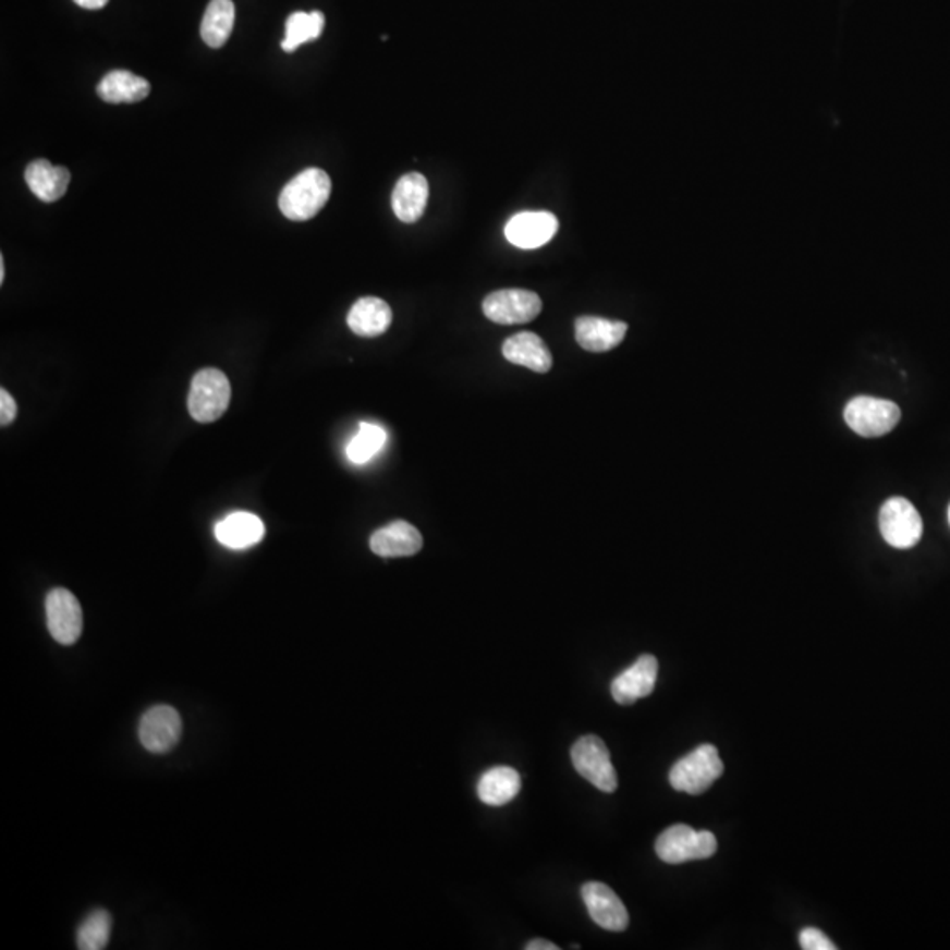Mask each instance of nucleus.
I'll return each instance as SVG.
<instances>
[{"mask_svg":"<svg viewBox=\"0 0 950 950\" xmlns=\"http://www.w3.org/2000/svg\"><path fill=\"white\" fill-rule=\"evenodd\" d=\"M331 196V179L319 168H308L296 174L282 188L279 208L283 217L294 222L314 219Z\"/></svg>","mask_w":950,"mask_h":950,"instance_id":"obj_1","label":"nucleus"},{"mask_svg":"<svg viewBox=\"0 0 950 950\" xmlns=\"http://www.w3.org/2000/svg\"><path fill=\"white\" fill-rule=\"evenodd\" d=\"M722 772L723 763L717 746L701 745L672 766L669 781L674 791L699 795L708 791Z\"/></svg>","mask_w":950,"mask_h":950,"instance_id":"obj_2","label":"nucleus"},{"mask_svg":"<svg viewBox=\"0 0 950 950\" xmlns=\"http://www.w3.org/2000/svg\"><path fill=\"white\" fill-rule=\"evenodd\" d=\"M231 402V385L224 372L217 368H205L194 375L191 391H188V414L197 423H214L228 411Z\"/></svg>","mask_w":950,"mask_h":950,"instance_id":"obj_3","label":"nucleus"},{"mask_svg":"<svg viewBox=\"0 0 950 950\" xmlns=\"http://www.w3.org/2000/svg\"><path fill=\"white\" fill-rule=\"evenodd\" d=\"M717 838L712 832L695 831L685 824L668 827L655 843V852H657L658 857L668 864L708 860L711 855L717 854Z\"/></svg>","mask_w":950,"mask_h":950,"instance_id":"obj_4","label":"nucleus"},{"mask_svg":"<svg viewBox=\"0 0 950 950\" xmlns=\"http://www.w3.org/2000/svg\"><path fill=\"white\" fill-rule=\"evenodd\" d=\"M901 411L894 402L875 397H855L845 407L847 425L866 439L882 437L894 430Z\"/></svg>","mask_w":950,"mask_h":950,"instance_id":"obj_5","label":"nucleus"},{"mask_svg":"<svg viewBox=\"0 0 950 950\" xmlns=\"http://www.w3.org/2000/svg\"><path fill=\"white\" fill-rule=\"evenodd\" d=\"M878 525L884 540L892 548H914L923 537V517L914 503L903 497H892L884 503Z\"/></svg>","mask_w":950,"mask_h":950,"instance_id":"obj_6","label":"nucleus"},{"mask_svg":"<svg viewBox=\"0 0 950 950\" xmlns=\"http://www.w3.org/2000/svg\"><path fill=\"white\" fill-rule=\"evenodd\" d=\"M572 764L581 777L588 780L599 791L611 792L618 789V777L611 763L608 746L597 735H583L571 750Z\"/></svg>","mask_w":950,"mask_h":950,"instance_id":"obj_7","label":"nucleus"},{"mask_svg":"<svg viewBox=\"0 0 950 950\" xmlns=\"http://www.w3.org/2000/svg\"><path fill=\"white\" fill-rule=\"evenodd\" d=\"M483 310L485 316L497 325H525L539 316L543 310V300L534 291L502 289L486 296Z\"/></svg>","mask_w":950,"mask_h":950,"instance_id":"obj_8","label":"nucleus"},{"mask_svg":"<svg viewBox=\"0 0 950 950\" xmlns=\"http://www.w3.org/2000/svg\"><path fill=\"white\" fill-rule=\"evenodd\" d=\"M46 625L59 645L78 643L83 632V611L73 592L53 588L46 595Z\"/></svg>","mask_w":950,"mask_h":950,"instance_id":"obj_9","label":"nucleus"},{"mask_svg":"<svg viewBox=\"0 0 950 950\" xmlns=\"http://www.w3.org/2000/svg\"><path fill=\"white\" fill-rule=\"evenodd\" d=\"M182 729L180 712L168 704H159L143 715L139 741L151 754H166L179 745Z\"/></svg>","mask_w":950,"mask_h":950,"instance_id":"obj_10","label":"nucleus"},{"mask_svg":"<svg viewBox=\"0 0 950 950\" xmlns=\"http://www.w3.org/2000/svg\"><path fill=\"white\" fill-rule=\"evenodd\" d=\"M589 917L597 926L608 931H625L629 928V912L611 887L588 882L581 889Z\"/></svg>","mask_w":950,"mask_h":950,"instance_id":"obj_11","label":"nucleus"},{"mask_svg":"<svg viewBox=\"0 0 950 950\" xmlns=\"http://www.w3.org/2000/svg\"><path fill=\"white\" fill-rule=\"evenodd\" d=\"M557 217L549 211H523L512 217L506 226V238L514 247L539 248L553 240L558 233Z\"/></svg>","mask_w":950,"mask_h":950,"instance_id":"obj_12","label":"nucleus"},{"mask_svg":"<svg viewBox=\"0 0 950 950\" xmlns=\"http://www.w3.org/2000/svg\"><path fill=\"white\" fill-rule=\"evenodd\" d=\"M658 677V662L654 655H641L631 668L618 674L611 683L612 699L618 704H634L645 699L655 691Z\"/></svg>","mask_w":950,"mask_h":950,"instance_id":"obj_13","label":"nucleus"},{"mask_svg":"<svg viewBox=\"0 0 950 950\" xmlns=\"http://www.w3.org/2000/svg\"><path fill=\"white\" fill-rule=\"evenodd\" d=\"M370 549L382 558L412 557L423 549V535L407 521H393L372 534Z\"/></svg>","mask_w":950,"mask_h":950,"instance_id":"obj_14","label":"nucleus"},{"mask_svg":"<svg viewBox=\"0 0 950 950\" xmlns=\"http://www.w3.org/2000/svg\"><path fill=\"white\" fill-rule=\"evenodd\" d=\"M502 354L512 365L525 366L537 374H548L553 356L539 334L523 331L512 334L502 345Z\"/></svg>","mask_w":950,"mask_h":950,"instance_id":"obj_15","label":"nucleus"},{"mask_svg":"<svg viewBox=\"0 0 950 950\" xmlns=\"http://www.w3.org/2000/svg\"><path fill=\"white\" fill-rule=\"evenodd\" d=\"M428 196H430V185L423 174H405L398 180L391 196L394 216L405 224H414L425 214Z\"/></svg>","mask_w":950,"mask_h":950,"instance_id":"obj_16","label":"nucleus"},{"mask_svg":"<svg viewBox=\"0 0 950 950\" xmlns=\"http://www.w3.org/2000/svg\"><path fill=\"white\" fill-rule=\"evenodd\" d=\"M629 326L622 320L583 316L576 320V340L588 352H608L625 339Z\"/></svg>","mask_w":950,"mask_h":950,"instance_id":"obj_17","label":"nucleus"},{"mask_svg":"<svg viewBox=\"0 0 950 950\" xmlns=\"http://www.w3.org/2000/svg\"><path fill=\"white\" fill-rule=\"evenodd\" d=\"M25 182L37 199L56 203L68 193L71 173L64 166L51 165L50 160H33L25 170Z\"/></svg>","mask_w":950,"mask_h":950,"instance_id":"obj_18","label":"nucleus"},{"mask_svg":"<svg viewBox=\"0 0 950 950\" xmlns=\"http://www.w3.org/2000/svg\"><path fill=\"white\" fill-rule=\"evenodd\" d=\"M265 523L252 512H233L216 525V537L229 549H248L265 539Z\"/></svg>","mask_w":950,"mask_h":950,"instance_id":"obj_19","label":"nucleus"},{"mask_svg":"<svg viewBox=\"0 0 950 950\" xmlns=\"http://www.w3.org/2000/svg\"><path fill=\"white\" fill-rule=\"evenodd\" d=\"M391 322H393L391 306L385 300L374 296L357 300L348 316V325L352 333L365 339L385 334Z\"/></svg>","mask_w":950,"mask_h":950,"instance_id":"obj_20","label":"nucleus"},{"mask_svg":"<svg viewBox=\"0 0 950 950\" xmlns=\"http://www.w3.org/2000/svg\"><path fill=\"white\" fill-rule=\"evenodd\" d=\"M97 96L110 105H133L150 96V83L129 71H111L97 85Z\"/></svg>","mask_w":950,"mask_h":950,"instance_id":"obj_21","label":"nucleus"},{"mask_svg":"<svg viewBox=\"0 0 950 950\" xmlns=\"http://www.w3.org/2000/svg\"><path fill=\"white\" fill-rule=\"evenodd\" d=\"M521 778L516 769L498 766L489 769L477 783L479 800L489 806H502L511 803L520 794Z\"/></svg>","mask_w":950,"mask_h":950,"instance_id":"obj_22","label":"nucleus"},{"mask_svg":"<svg viewBox=\"0 0 950 950\" xmlns=\"http://www.w3.org/2000/svg\"><path fill=\"white\" fill-rule=\"evenodd\" d=\"M234 16L236 10L233 0H211L203 16V41L210 48H222L233 33Z\"/></svg>","mask_w":950,"mask_h":950,"instance_id":"obj_23","label":"nucleus"},{"mask_svg":"<svg viewBox=\"0 0 950 950\" xmlns=\"http://www.w3.org/2000/svg\"><path fill=\"white\" fill-rule=\"evenodd\" d=\"M326 19L320 11H312V13H296L289 16L285 22V37L282 41V50L285 53H293L297 50V46L305 42L316 41L320 34L325 31Z\"/></svg>","mask_w":950,"mask_h":950,"instance_id":"obj_24","label":"nucleus"},{"mask_svg":"<svg viewBox=\"0 0 950 950\" xmlns=\"http://www.w3.org/2000/svg\"><path fill=\"white\" fill-rule=\"evenodd\" d=\"M386 442H388V434L382 426L362 423L354 439L349 442L348 458L356 465H365L382 451Z\"/></svg>","mask_w":950,"mask_h":950,"instance_id":"obj_25","label":"nucleus"},{"mask_svg":"<svg viewBox=\"0 0 950 950\" xmlns=\"http://www.w3.org/2000/svg\"><path fill=\"white\" fill-rule=\"evenodd\" d=\"M111 928H113V918L106 910H96L92 912L82 926H80L76 941L78 949L82 950H102L108 947L110 941Z\"/></svg>","mask_w":950,"mask_h":950,"instance_id":"obj_26","label":"nucleus"},{"mask_svg":"<svg viewBox=\"0 0 950 950\" xmlns=\"http://www.w3.org/2000/svg\"><path fill=\"white\" fill-rule=\"evenodd\" d=\"M800 946L804 950H835L837 946L820 929L806 928L801 931Z\"/></svg>","mask_w":950,"mask_h":950,"instance_id":"obj_27","label":"nucleus"},{"mask_svg":"<svg viewBox=\"0 0 950 950\" xmlns=\"http://www.w3.org/2000/svg\"><path fill=\"white\" fill-rule=\"evenodd\" d=\"M16 412L19 405L14 402V398L5 389H0V425H11L16 417Z\"/></svg>","mask_w":950,"mask_h":950,"instance_id":"obj_28","label":"nucleus"},{"mask_svg":"<svg viewBox=\"0 0 950 950\" xmlns=\"http://www.w3.org/2000/svg\"><path fill=\"white\" fill-rule=\"evenodd\" d=\"M74 4H78L83 10H102L110 0H73Z\"/></svg>","mask_w":950,"mask_h":950,"instance_id":"obj_29","label":"nucleus"},{"mask_svg":"<svg viewBox=\"0 0 950 950\" xmlns=\"http://www.w3.org/2000/svg\"><path fill=\"white\" fill-rule=\"evenodd\" d=\"M526 950H558L557 943L548 940H532L526 943Z\"/></svg>","mask_w":950,"mask_h":950,"instance_id":"obj_30","label":"nucleus"},{"mask_svg":"<svg viewBox=\"0 0 950 950\" xmlns=\"http://www.w3.org/2000/svg\"><path fill=\"white\" fill-rule=\"evenodd\" d=\"M5 279V263L4 257H0V283H4Z\"/></svg>","mask_w":950,"mask_h":950,"instance_id":"obj_31","label":"nucleus"},{"mask_svg":"<svg viewBox=\"0 0 950 950\" xmlns=\"http://www.w3.org/2000/svg\"><path fill=\"white\" fill-rule=\"evenodd\" d=\"M949 523H950V508H949Z\"/></svg>","mask_w":950,"mask_h":950,"instance_id":"obj_32","label":"nucleus"}]
</instances>
